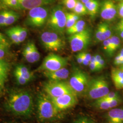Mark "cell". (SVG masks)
<instances>
[{
    "instance_id": "obj_1",
    "label": "cell",
    "mask_w": 123,
    "mask_h": 123,
    "mask_svg": "<svg viewBox=\"0 0 123 123\" xmlns=\"http://www.w3.org/2000/svg\"><path fill=\"white\" fill-rule=\"evenodd\" d=\"M5 106L13 114L29 117L34 111L33 96L31 92L25 90H13L7 97Z\"/></svg>"
},
{
    "instance_id": "obj_2",
    "label": "cell",
    "mask_w": 123,
    "mask_h": 123,
    "mask_svg": "<svg viewBox=\"0 0 123 123\" xmlns=\"http://www.w3.org/2000/svg\"><path fill=\"white\" fill-rule=\"evenodd\" d=\"M37 118L40 123H47L59 119L61 114L54 105L51 98L45 92L38 94L37 99Z\"/></svg>"
},
{
    "instance_id": "obj_3",
    "label": "cell",
    "mask_w": 123,
    "mask_h": 123,
    "mask_svg": "<svg viewBox=\"0 0 123 123\" xmlns=\"http://www.w3.org/2000/svg\"><path fill=\"white\" fill-rule=\"evenodd\" d=\"M110 92L109 84L103 76L90 79L85 94L90 100H96L105 96Z\"/></svg>"
},
{
    "instance_id": "obj_4",
    "label": "cell",
    "mask_w": 123,
    "mask_h": 123,
    "mask_svg": "<svg viewBox=\"0 0 123 123\" xmlns=\"http://www.w3.org/2000/svg\"><path fill=\"white\" fill-rule=\"evenodd\" d=\"M89 80L86 73L78 68H74L68 84L77 95H82L85 93Z\"/></svg>"
},
{
    "instance_id": "obj_5",
    "label": "cell",
    "mask_w": 123,
    "mask_h": 123,
    "mask_svg": "<svg viewBox=\"0 0 123 123\" xmlns=\"http://www.w3.org/2000/svg\"><path fill=\"white\" fill-rule=\"evenodd\" d=\"M44 92L50 98L60 97L66 94H76L68 83L63 81L49 80L44 84Z\"/></svg>"
},
{
    "instance_id": "obj_6",
    "label": "cell",
    "mask_w": 123,
    "mask_h": 123,
    "mask_svg": "<svg viewBox=\"0 0 123 123\" xmlns=\"http://www.w3.org/2000/svg\"><path fill=\"white\" fill-rule=\"evenodd\" d=\"M40 39L44 48L49 51L59 52L65 47L64 40L55 31H44L41 35Z\"/></svg>"
},
{
    "instance_id": "obj_7",
    "label": "cell",
    "mask_w": 123,
    "mask_h": 123,
    "mask_svg": "<svg viewBox=\"0 0 123 123\" xmlns=\"http://www.w3.org/2000/svg\"><path fill=\"white\" fill-rule=\"evenodd\" d=\"M66 13L60 6L54 7L49 15L47 25L53 31L62 34L66 27Z\"/></svg>"
},
{
    "instance_id": "obj_8",
    "label": "cell",
    "mask_w": 123,
    "mask_h": 123,
    "mask_svg": "<svg viewBox=\"0 0 123 123\" xmlns=\"http://www.w3.org/2000/svg\"><path fill=\"white\" fill-rule=\"evenodd\" d=\"M68 60L66 57L54 53H50L45 57L41 65L37 71L52 72L65 68L68 64Z\"/></svg>"
},
{
    "instance_id": "obj_9",
    "label": "cell",
    "mask_w": 123,
    "mask_h": 123,
    "mask_svg": "<svg viewBox=\"0 0 123 123\" xmlns=\"http://www.w3.org/2000/svg\"><path fill=\"white\" fill-rule=\"evenodd\" d=\"M91 40V31L88 28L71 35L68 37L71 49L73 52H78L86 49Z\"/></svg>"
},
{
    "instance_id": "obj_10",
    "label": "cell",
    "mask_w": 123,
    "mask_h": 123,
    "mask_svg": "<svg viewBox=\"0 0 123 123\" xmlns=\"http://www.w3.org/2000/svg\"><path fill=\"white\" fill-rule=\"evenodd\" d=\"M49 16V10L39 6L29 10L26 19V24L32 27H40L47 22Z\"/></svg>"
},
{
    "instance_id": "obj_11",
    "label": "cell",
    "mask_w": 123,
    "mask_h": 123,
    "mask_svg": "<svg viewBox=\"0 0 123 123\" xmlns=\"http://www.w3.org/2000/svg\"><path fill=\"white\" fill-rule=\"evenodd\" d=\"M51 98L57 110L60 112L74 107L78 102L77 95L76 94H66Z\"/></svg>"
},
{
    "instance_id": "obj_12",
    "label": "cell",
    "mask_w": 123,
    "mask_h": 123,
    "mask_svg": "<svg viewBox=\"0 0 123 123\" xmlns=\"http://www.w3.org/2000/svg\"><path fill=\"white\" fill-rule=\"evenodd\" d=\"M118 13L117 6L112 0H105L101 5L100 16L107 22L113 21Z\"/></svg>"
},
{
    "instance_id": "obj_13",
    "label": "cell",
    "mask_w": 123,
    "mask_h": 123,
    "mask_svg": "<svg viewBox=\"0 0 123 123\" xmlns=\"http://www.w3.org/2000/svg\"><path fill=\"white\" fill-rule=\"evenodd\" d=\"M43 74L49 80L63 81L69 77V71L65 67L55 71L43 72Z\"/></svg>"
},
{
    "instance_id": "obj_14",
    "label": "cell",
    "mask_w": 123,
    "mask_h": 123,
    "mask_svg": "<svg viewBox=\"0 0 123 123\" xmlns=\"http://www.w3.org/2000/svg\"><path fill=\"white\" fill-rule=\"evenodd\" d=\"M53 2V0H20V9L30 10L37 7L50 4Z\"/></svg>"
},
{
    "instance_id": "obj_15",
    "label": "cell",
    "mask_w": 123,
    "mask_h": 123,
    "mask_svg": "<svg viewBox=\"0 0 123 123\" xmlns=\"http://www.w3.org/2000/svg\"><path fill=\"white\" fill-rule=\"evenodd\" d=\"M108 123H123V108L111 109L105 115Z\"/></svg>"
},
{
    "instance_id": "obj_16",
    "label": "cell",
    "mask_w": 123,
    "mask_h": 123,
    "mask_svg": "<svg viewBox=\"0 0 123 123\" xmlns=\"http://www.w3.org/2000/svg\"><path fill=\"white\" fill-rule=\"evenodd\" d=\"M111 79L116 89L123 88V71L120 68H112L111 72Z\"/></svg>"
},
{
    "instance_id": "obj_17",
    "label": "cell",
    "mask_w": 123,
    "mask_h": 123,
    "mask_svg": "<svg viewBox=\"0 0 123 123\" xmlns=\"http://www.w3.org/2000/svg\"><path fill=\"white\" fill-rule=\"evenodd\" d=\"M9 63L3 59H0V93L4 88L5 84L8 77Z\"/></svg>"
},
{
    "instance_id": "obj_18",
    "label": "cell",
    "mask_w": 123,
    "mask_h": 123,
    "mask_svg": "<svg viewBox=\"0 0 123 123\" xmlns=\"http://www.w3.org/2000/svg\"><path fill=\"white\" fill-rule=\"evenodd\" d=\"M14 70L18 71L19 73L22 75V77L26 79L29 82L33 79L34 74L25 65L22 64L18 65L16 67Z\"/></svg>"
},
{
    "instance_id": "obj_19",
    "label": "cell",
    "mask_w": 123,
    "mask_h": 123,
    "mask_svg": "<svg viewBox=\"0 0 123 123\" xmlns=\"http://www.w3.org/2000/svg\"><path fill=\"white\" fill-rule=\"evenodd\" d=\"M88 11V14L92 18L94 17L98 12L99 3L96 0H90L84 4Z\"/></svg>"
},
{
    "instance_id": "obj_20",
    "label": "cell",
    "mask_w": 123,
    "mask_h": 123,
    "mask_svg": "<svg viewBox=\"0 0 123 123\" xmlns=\"http://www.w3.org/2000/svg\"><path fill=\"white\" fill-rule=\"evenodd\" d=\"M86 23L82 20H80L76 22L74 26L67 29V33L69 35L77 33L85 29Z\"/></svg>"
},
{
    "instance_id": "obj_21",
    "label": "cell",
    "mask_w": 123,
    "mask_h": 123,
    "mask_svg": "<svg viewBox=\"0 0 123 123\" xmlns=\"http://www.w3.org/2000/svg\"><path fill=\"white\" fill-rule=\"evenodd\" d=\"M92 105L95 108L100 110H108L110 109L109 101L103 98L95 100L92 103Z\"/></svg>"
},
{
    "instance_id": "obj_22",
    "label": "cell",
    "mask_w": 123,
    "mask_h": 123,
    "mask_svg": "<svg viewBox=\"0 0 123 123\" xmlns=\"http://www.w3.org/2000/svg\"><path fill=\"white\" fill-rule=\"evenodd\" d=\"M66 16L67 29L74 26L75 23L79 20V16L75 13H66Z\"/></svg>"
},
{
    "instance_id": "obj_23",
    "label": "cell",
    "mask_w": 123,
    "mask_h": 123,
    "mask_svg": "<svg viewBox=\"0 0 123 123\" xmlns=\"http://www.w3.org/2000/svg\"><path fill=\"white\" fill-rule=\"evenodd\" d=\"M74 13L79 16H84L88 14V11L85 5L79 0H77L76 4L73 10Z\"/></svg>"
},
{
    "instance_id": "obj_24",
    "label": "cell",
    "mask_w": 123,
    "mask_h": 123,
    "mask_svg": "<svg viewBox=\"0 0 123 123\" xmlns=\"http://www.w3.org/2000/svg\"><path fill=\"white\" fill-rule=\"evenodd\" d=\"M22 55L27 62L29 63H34L31 53V42H28L25 46L22 52Z\"/></svg>"
},
{
    "instance_id": "obj_25",
    "label": "cell",
    "mask_w": 123,
    "mask_h": 123,
    "mask_svg": "<svg viewBox=\"0 0 123 123\" xmlns=\"http://www.w3.org/2000/svg\"><path fill=\"white\" fill-rule=\"evenodd\" d=\"M19 15L12 11H9V13L6 18L4 26H10L16 22L19 18Z\"/></svg>"
},
{
    "instance_id": "obj_26",
    "label": "cell",
    "mask_w": 123,
    "mask_h": 123,
    "mask_svg": "<svg viewBox=\"0 0 123 123\" xmlns=\"http://www.w3.org/2000/svg\"><path fill=\"white\" fill-rule=\"evenodd\" d=\"M95 38L98 42H103L106 39L102 22L98 25L95 31Z\"/></svg>"
},
{
    "instance_id": "obj_27",
    "label": "cell",
    "mask_w": 123,
    "mask_h": 123,
    "mask_svg": "<svg viewBox=\"0 0 123 123\" xmlns=\"http://www.w3.org/2000/svg\"><path fill=\"white\" fill-rule=\"evenodd\" d=\"M18 34L20 43L23 42L27 36V30L26 28L21 26H14Z\"/></svg>"
},
{
    "instance_id": "obj_28",
    "label": "cell",
    "mask_w": 123,
    "mask_h": 123,
    "mask_svg": "<svg viewBox=\"0 0 123 123\" xmlns=\"http://www.w3.org/2000/svg\"><path fill=\"white\" fill-rule=\"evenodd\" d=\"M6 33L13 43L17 44L21 43L18 36L14 28V27L7 29L6 31Z\"/></svg>"
},
{
    "instance_id": "obj_29",
    "label": "cell",
    "mask_w": 123,
    "mask_h": 123,
    "mask_svg": "<svg viewBox=\"0 0 123 123\" xmlns=\"http://www.w3.org/2000/svg\"><path fill=\"white\" fill-rule=\"evenodd\" d=\"M1 4L9 8L20 9V2L16 0H0Z\"/></svg>"
},
{
    "instance_id": "obj_30",
    "label": "cell",
    "mask_w": 123,
    "mask_h": 123,
    "mask_svg": "<svg viewBox=\"0 0 123 123\" xmlns=\"http://www.w3.org/2000/svg\"><path fill=\"white\" fill-rule=\"evenodd\" d=\"M103 47L105 52L108 56H111L113 55L114 52L113 49L110 37L103 41Z\"/></svg>"
},
{
    "instance_id": "obj_31",
    "label": "cell",
    "mask_w": 123,
    "mask_h": 123,
    "mask_svg": "<svg viewBox=\"0 0 123 123\" xmlns=\"http://www.w3.org/2000/svg\"><path fill=\"white\" fill-rule=\"evenodd\" d=\"M31 53L32 55V57L34 60V62H37L39 60L40 58V54L39 52L38 51L36 46L35 43L31 42Z\"/></svg>"
},
{
    "instance_id": "obj_32",
    "label": "cell",
    "mask_w": 123,
    "mask_h": 123,
    "mask_svg": "<svg viewBox=\"0 0 123 123\" xmlns=\"http://www.w3.org/2000/svg\"><path fill=\"white\" fill-rule=\"evenodd\" d=\"M74 123H95L90 117L84 115L78 116L75 119Z\"/></svg>"
},
{
    "instance_id": "obj_33",
    "label": "cell",
    "mask_w": 123,
    "mask_h": 123,
    "mask_svg": "<svg viewBox=\"0 0 123 123\" xmlns=\"http://www.w3.org/2000/svg\"><path fill=\"white\" fill-rule=\"evenodd\" d=\"M14 75L17 83L19 85H25L29 82L26 79H25L23 77H22V75L20 73H19L17 71H14Z\"/></svg>"
},
{
    "instance_id": "obj_34",
    "label": "cell",
    "mask_w": 123,
    "mask_h": 123,
    "mask_svg": "<svg viewBox=\"0 0 123 123\" xmlns=\"http://www.w3.org/2000/svg\"><path fill=\"white\" fill-rule=\"evenodd\" d=\"M110 39L113 47V49L114 52L119 47L120 44V41L119 37L115 36L111 37Z\"/></svg>"
},
{
    "instance_id": "obj_35",
    "label": "cell",
    "mask_w": 123,
    "mask_h": 123,
    "mask_svg": "<svg viewBox=\"0 0 123 123\" xmlns=\"http://www.w3.org/2000/svg\"><path fill=\"white\" fill-rule=\"evenodd\" d=\"M77 0H62L63 4L70 10H73L76 4Z\"/></svg>"
},
{
    "instance_id": "obj_36",
    "label": "cell",
    "mask_w": 123,
    "mask_h": 123,
    "mask_svg": "<svg viewBox=\"0 0 123 123\" xmlns=\"http://www.w3.org/2000/svg\"><path fill=\"white\" fill-rule=\"evenodd\" d=\"M102 23H103V26L104 29L105 33V35L106 38V39H107L110 38L111 37L112 31L110 29V26L108 24L106 23L105 22H102Z\"/></svg>"
},
{
    "instance_id": "obj_37",
    "label": "cell",
    "mask_w": 123,
    "mask_h": 123,
    "mask_svg": "<svg viewBox=\"0 0 123 123\" xmlns=\"http://www.w3.org/2000/svg\"><path fill=\"white\" fill-rule=\"evenodd\" d=\"M119 97H119V93L118 92H110L105 96H104L102 98L105 99L107 101H110L113 99L117 98Z\"/></svg>"
},
{
    "instance_id": "obj_38",
    "label": "cell",
    "mask_w": 123,
    "mask_h": 123,
    "mask_svg": "<svg viewBox=\"0 0 123 123\" xmlns=\"http://www.w3.org/2000/svg\"><path fill=\"white\" fill-rule=\"evenodd\" d=\"M9 11H3L0 12V26H4L6 18L9 13Z\"/></svg>"
},
{
    "instance_id": "obj_39",
    "label": "cell",
    "mask_w": 123,
    "mask_h": 123,
    "mask_svg": "<svg viewBox=\"0 0 123 123\" xmlns=\"http://www.w3.org/2000/svg\"><path fill=\"white\" fill-rule=\"evenodd\" d=\"M121 99L120 97L111 100L110 101H109L110 109L114 108V107L118 105L121 102Z\"/></svg>"
},
{
    "instance_id": "obj_40",
    "label": "cell",
    "mask_w": 123,
    "mask_h": 123,
    "mask_svg": "<svg viewBox=\"0 0 123 123\" xmlns=\"http://www.w3.org/2000/svg\"><path fill=\"white\" fill-rule=\"evenodd\" d=\"M8 46L0 44V59H2L7 53Z\"/></svg>"
},
{
    "instance_id": "obj_41",
    "label": "cell",
    "mask_w": 123,
    "mask_h": 123,
    "mask_svg": "<svg viewBox=\"0 0 123 123\" xmlns=\"http://www.w3.org/2000/svg\"><path fill=\"white\" fill-rule=\"evenodd\" d=\"M117 11L119 17L123 19V1H121L117 6Z\"/></svg>"
},
{
    "instance_id": "obj_42",
    "label": "cell",
    "mask_w": 123,
    "mask_h": 123,
    "mask_svg": "<svg viewBox=\"0 0 123 123\" xmlns=\"http://www.w3.org/2000/svg\"><path fill=\"white\" fill-rule=\"evenodd\" d=\"M0 44L4 45L6 46H9V43L6 39V37L1 33H0Z\"/></svg>"
},
{
    "instance_id": "obj_43",
    "label": "cell",
    "mask_w": 123,
    "mask_h": 123,
    "mask_svg": "<svg viewBox=\"0 0 123 123\" xmlns=\"http://www.w3.org/2000/svg\"><path fill=\"white\" fill-rule=\"evenodd\" d=\"M89 67L90 68V70L92 72H96V71H99L98 66L97 64L93 62H90L89 64Z\"/></svg>"
},
{
    "instance_id": "obj_44",
    "label": "cell",
    "mask_w": 123,
    "mask_h": 123,
    "mask_svg": "<svg viewBox=\"0 0 123 123\" xmlns=\"http://www.w3.org/2000/svg\"><path fill=\"white\" fill-rule=\"evenodd\" d=\"M76 58L77 61L79 64H83V56H82V52L78 53L76 55Z\"/></svg>"
},
{
    "instance_id": "obj_45",
    "label": "cell",
    "mask_w": 123,
    "mask_h": 123,
    "mask_svg": "<svg viewBox=\"0 0 123 123\" xmlns=\"http://www.w3.org/2000/svg\"><path fill=\"white\" fill-rule=\"evenodd\" d=\"M82 55L83 57L88 61L90 62L91 58L92 57L91 55L88 53H85V52H82Z\"/></svg>"
},
{
    "instance_id": "obj_46",
    "label": "cell",
    "mask_w": 123,
    "mask_h": 123,
    "mask_svg": "<svg viewBox=\"0 0 123 123\" xmlns=\"http://www.w3.org/2000/svg\"><path fill=\"white\" fill-rule=\"evenodd\" d=\"M105 61L104 59L102 58V59L100 60V61L99 63V64H98V68H99V71L105 67Z\"/></svg>"
},
{
    "instance_id": "obj_47",
    "label": "cell",
    "mask_w": 123,
    "mask_h": 123,
    "mask_svg": "<svg viewBox=\"0 0 123 123\" xmlns=\"http://www.w3.org/2000/svg\"><path fill=\"white\" fill-rule=\"evenodd\" d=\"M116 29L117 31H118V33L119 34V35L120 36V37L121 38H122L123 39V29L122 28L120 27H117L116 26Z\"/></svg>"
},
{
    "instance_id": "obj_48",
    "label": "cell",
    "mask_w": 123,
    "mask_h": 123,
    "mask_svg": "<svg viewBox=\"0 0 123 123\" xmlns=\"http://www.w3.org/2000/svg\"><path fill=\"white\" fill-rule=\"evenodd\" d=\"M95 57H96V62H97V66H98V71H99V68H98V64H99V63L101 59H102V57H101V56L99 54H97L96 55H95Z\"/></svg>"
},
{
    "instance_id": "obj_49",
    "label": "cell",
    "mask_w": 123,
    "mask_h": 123,
    "mask_svg": "<svg viewBox=\"0 0 123 123\" xmlns=\"http://www.w3.org/2000/svg\"><path fill=\"white\" fill-rule=\"evenodd\" d=\"M116 26L122 28L123 29V19H122L121 20V21L118 23V24H117Z\"/></svg>"
},
{
    "instance_id": "obj_50",
    "label": "cell",
    "mask_w": 123,
    "mask_h": 123,
    "mask_svg": "<svg viewBox=\"0 0 123 123\" xmlns=\"http://www.w3.org/2000/svg\"><path fill=\"white\" fill-rule=\"evenodd\" d=\"M90 62H93V63H95L97 64V62H96V57L95 56H92L91 57V60L90 61Z\"/></svg>"
},
{
    "instance_id": "obj_51",
    "label": "cell",
    "mask_w": 123,
    "mask_h": 123,
    "mask_svg": "<svg viewBox=\"0 0 123 123\" xmlns=\"http://www.w3.org/2000/svg\"><path fill=\"white\" fill-rule=\"evenodd\" d=\"M79 1H81L83 3H84V4L86 3L87 2H88V1H89L90 0H79Z\"/></svg>"
},
{
    "instance_id": "obj_52",
    "label": "cell",
    "mask_w": 123,
    "mask_h": 123,
    "mask_svg": "<svg viewBox=\"0 0 123 123\" xmlns=\"http://www.w3.org/2000/svg\"><path fill=\"white\" fill-rule=\"evenodd\" d=\"M120 68L121 70L123 71V64L122 65H121V66L120 67V68Z\"/></svg>"
},
{
    "instance_id": "obj_53",
    "label": "cell",
    "mask_w": 123,
    "mask_h": 123,
    "mask_svg": "<svg viewBox=\"0 0 123 123\" xmlns=\"http://www.w3.org/2000/svg\"><path fill=\"white\" fill-rule=\"evenodd\" d=\"M118 0V1H123V0Z\"/></svg>"
},
{
    "instance_id": "obj_54",
    "label": "cell",
    "mask_w": 123,
    "mask_h": 123,
    "mask_svg": "<svg viewBox=\"0 0 123 123\" xmlns=\"http://www.w3.org/2000/svg\"><path fill=\"white\" fill-rule=\"evenodd\" d=\"M18 0V1H19L20 2V0Z\"/></svg>"
},
{
    "instance_id": "obj_55",
    "label": "cell",
    "mask_w": 123,
    "mask_h": 123,
    "mask_svg": "<svg viewBox=\"0 0 123 123\" xmlns=\"http://www.w3.org/2000/svg\"></svg>"
}]
</instances>
